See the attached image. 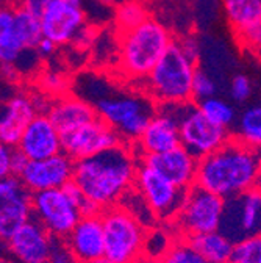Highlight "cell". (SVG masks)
Listing matches in <instances>:
<instances>
[{"instance_id": "obj_34", "label": "cell", "mask_w": 261, "mask_h": 263, "mask_svg": "<svg viewBox=\"0 0 261 263\" xmlns=\"http://www.w3.org/2000/svg\"><path fill=\"white\" fill-rule=\"evenodd\" d=\"M252 94V83L246 76H236L230 85V96L233 101L243 104Z\"/></svg>"}, {"instance_id": "obj_27", "label": "cell", "mask_w": 261, "mask_h": 263, "mask_svg": "<svg viewBox=\"0 0 261 263\" xmlns=\"http://www.w3.org/2000/svg\"><path fill=\"white\" fill-rule=\"evenodd\" d=\"M235 138L255 151H261V105L246 108L236 125Z\"/></svg>"}, {"instance_id": "obj_21", "label": "cell", "mask_w": 261, "mask_h": 263, "mask_svg": "<svg viewBox=\"0 0 261 263\" xmlns=\"http://www.w3.org/2000/svg\"><path fill=\"white\" fill-rule=\"evenodd\" d=\"M38 110L33 96L27 92H16L4 102L0 116V141L5 146L16 147L22 138L27 125L36 118Z\"/></svg>"}, {"instance_id": "obj_15", "label": "cell", "mask_w": 261, "mask_h": 263, "mask_svg": "<svg viewBox=\"0 0 261 263\" xmlns=\"http://www.w3.org/2000/svg\"><path fill=\"white\" fill-rule=\"evenodd\" d=\"M74 171L75 160H72L66 152H59L44 160H30L19 179L35 194L64 188L74 180Z\"/></svg>"}, {"instance_id": "obj_7", "label": "cell", "mask_w": 261, "mask_h": 263, "mask_svg": "<svg viewBox=\"0 0 261 263\" xmlns=\"http://www.w3.org/2000/svg\"><path fill=\"white\" fill-rule=\"evenodd\" d=\"M224 209L225 199L199 185H194L188 190L185 202L171 224L172 232L183 238L216 232L222 222Z\"/></svg>"}, {"instance_id": "obj_43", "label": "cell", "mask_w": 261, "mask_h": 263, "mask_svg": "<svg viewBox=\"0 0 261 263\" xmlns=\"http://www.w3.org/2000/svg\"><path fill=\"white\" fill-rule=\"evenodd\" d=\"M89 263H113V261L108 260L107 257H102V258H99V260H94V261H89Z\"/></svg>"}, {"instance_id": "obj_31", "label": "cell", "mask_w": 261, "mask_h": 263, "mask_svg": "<svg viewBox=\"0 0 261 263\" xmlns=\"http://www.w3.org/2000/svg\"><path fill=\"white\" fill-rule=\"evenodd\" d=\"M233 263H261V234L247 237L235 243Z\"/></svg>"}, {"instance_id": "obj_11", "label": "cell", "mask_w": 261, "mask_h": 263, "mask_svg": "<svg viewBox=\"0 0 261 263\" xmlns=\"http://www.w3.org/2000/svg\"><path fill=\"white\" fill-rule=\"evenodd\" d=\"M219 230L233 243L261 234L259 186L230 197V199H225V209Z\"/></svg>"}, {"instance_id": "obj_10", "label": "cell", "mask_w": 261, "mask_h": 263, "mask_svg": "<svg viewBox=\"0 0 261 263\" xmlns=\"http://www.w3.org/2000/svg\"><path fill=\"white\" fill-rule=\"evenodd\" d=\"M33 218L55 240L64 241L83 215L68 191L59 188L33 194Z\"/></svg>"}, {"instance_id": "obj_39", "label": "cell", "mask_w": 261, "mask_h": 263, "mask_svg": "<svg viewBox=\"0 0 261 263\" xmlns=\"http://www.w3.org/2000/svg\"><path fill=\"white\" fill-rule=\"evenodd\" d=\"M28 161L30 160L17 147H13V155H11V174L19 177L24 173V170L27 168Z\"/></svg>"}, {"instance_id": "obj_38", "label": "cell", "mask_w": 261, "mask_h": 263, "mask_svg": "<svg viewBox=\"0 0 261 263\" xmlns=\"http://www.w3.org/2000/svg\"><path fill=\"white\" fill-rule=\"evenodd\" d=\"M11 155H13V147L11 146H0V176L2 179L13 176L11 174Z\"/></svg>"}, {"instance_id": "obj_13", "label": "cell", "mask_w": 261, "mask_h": 263, "mask_svg": "<svg viewBox=\"0 0 261 263\" xmlns=\"http://www.w3.org/2000/svg\"><path fill=\"white\" fill-rule=\"evenodd\" d=\"M182 104L158 105L141 138L133 144L139 157L155 155L182 146L178 108Z\"/></svg>"}, {"instance_id": "obj_24", "label": "cell", "mask_w": 261, "mask_h": 263, "mask_svg": "<svg viewBox=\"0 0 261 263\" xmlns=\"http://www.w3.org/2000/svg\"><path fill=\"white\" fill-rule=\"evenodd\" d=\"M27 50L14 31V5L4 7L0 11V60L2 64L14 66Z\"/></svg>"}, {"instance_id": "obj_32", "label": "cell", "mask_w": 261, "mask_h": 263, "mask_svg": "<svg viewBox=\"0 0 261 263\" xmlns=\"http://www.w3.org/2000/svg\"><path fill=\"white\" fill-rule=\"evenodd\" d=\"M214 94H216V83L205 71L197 68L192 80V102L199 104L205 101V99L214 97Z\"/></svg>"}, {"instance_id": "obj_25", "label": "cell", "mask_w": 261, "mask_h": 263, "mask_svg": "<svg viewBox=\"0 0 261 263\" xmlns=\"http://www.w3.org/2000/svg\"><path fill=\"white\" fill-rule=\"evenodd\" d=\"M222 4L233 33H239L261 22V0H222Z\"/></svg>"}, {"instance_id": "obj_28", "label": "cell", "mask_w": 261, "mask_h": 263, "mask_svg": "<svg viewBox=\"0 0 261 263\" xmlns=\"http://www.w3.org/2000/svg\"><path fill=\"white\" fill-rule=\"evenodd\" d=\"M150 16L146 10V7L139 0H125L119 4L114 13V22L121 33L133 30L138 25H141L144 21H147Z\"/></svg>"}, {"instance_id": "obj_18", "label": "cell", "mask_w": 261, "mask_h": 263, "mask_svg": "<svg viewBox=\"0 0 261 263\" xmlns=\"http://www.w3.org/2000/svg\"><path fill=\"white\" fill-rule=\"evenodd\" d=\"M63 245L75 263H89L105 257V230L102 215L83 216Z\"/></svg>"}, {"instance_id": "obj_4", "label": "cell", "mask_w": 261, "mask_h": 263, "mask_svg": "<svg viewBox=\"0 0 261 263\" xmlns=\"http://www.w3.org/2000/svg\"><path fill=\"white\" fill-rule=\"evenodd\" d=\"M197 66L180 49L177 41L141 83L146 96L158 105L192 102V80Z\"/></svg>"}, {"instance_id": "obj_47", "label": "cell", "mask_w": 261, "mask_h": 263, "mask_svg": "<svg viewBox=\"0 0 261 263\" xmlns=\"http://www.w3.org/2000/svg\"><path fill=\"white\" fill-rule=\"evenodd\" d=\"M146 263H152V261H146Z\"/></svg>"}, {"instance_id": "obj_45", "label": "cell", "mask_w": 261, "mask_h": 263, "mask_svg": "<svg viewBox=\"0 0 261 263\" xmlns=\"http://www.w3.org/2000/svg\"><path fill=\"white\" fill-rule=\"evenodd\" d=\"M0 263H16L14 260H11V258H2V261Z\"/></svg>"}, {"instance_id": "obj_35", "label": "cell", "mask_w": 261, "mask_h": 263, "mask_svg": "<svg viewBox=\"0 0 261 263\" xmlns=\"http://www.w3.org/2000/svg\"><path fill=\"white\" fill-rule=\"evenodd\" d=\"M41 86L47 94H52L53 97H59L64 92V88H66V83L63 80V76H59L58 72H46L41 77Z\"/></svg>"}, {"instance_id": "obj_6", "label": "cell", "mask_w": 261, "mask_h": 263, "mask_svg": "<svg viewBox=\"0 0 261 263\" xmlns=\"http://www.w3.org/2000/svg\"><path fill=\"white\" fill-rule=\"evenodd\" d=\"M97 115L107 121L121 135L125 144L133 146L141 138L150 118L156 111V105L146 97L135 94H119L102 97L95 105Z\"/></svg>"}, {"instance_id": "obj_8", "label": "cell", "mask_w": 261, "mask_h": 263, "mask_svg": "<svg viewBox=\"0 0 261 263\" xmlns=\"http://www.w3.org/2000/svg\"><path fill=\"white\" fill-rule=\"evenodd\" d=\"M135 190L141 194L156 222L171 226L182 209L188 190H183L139 161Z\"/></svg>"}, {"instance_id": "obj_19", "label": "cell", "mask_w": 261, "mask_h": 263, "mask_svg": "<svg viewBox=\"0 0 261 263\" xmlns=\"http://www.w3.org/2000/svg\"><path fill=\"white\" fill-rule=\"evenodd\" d=\"M139 161L155 170L159 176L168 179L174 185L189 190L195 185L199 170V158L194 157L188 149L178 146L172 151L139 157Z\"/></svg>"}, {"instance_id": "obj_29", "label": "cell", "mask_w": 261, "mask_h": 263, "mask_svg": "<svg viewBox=\"0 0 261 263\" xmlns=\"http://www.w3.org/2000/svg\"><path fill=\"white\" fill-rule=\"evenodd\" d=\"M197 107L213 124L228 128V130H230V127L233 125V122L236 119V113H235L233 107L227 101H224V99H219L216 96L199 102Z\"/></svg>"}, {"instance_id": "obj_30", "label": "cell", "mask_w": 261, "mask_h": 263, "mask_svg": "<svg viewBox=\"0 0 261 263\" xmlns=\"http://www.w3.org/2000/svg\"><path fill=\"white\" fill-rule=\"evenodd\" d=\"M153 263H210L183 237H175L171 248Z\"/></svg>"}, {"instance_id": "obj_12", "label": "cell", "mask_w": 261, "mask_h": 263, "mask_svg": "<svg viewBox=\"0 0 261 263\" xmlns=\"http://www.w3.org/2000/svg\"><path fill=\"white\" fill-rule=\"evenodd\" d=\"M122 144L125 143L116 128L99 116L63 135V152H66L75 161L91 158Z\"/></svg>"}, {"instance_id": "obj_1", "label": "cell", "mask_w": 261, "mask_h": 263, "mask_svg": "<svg viewBox=\"0 0 261 263\" xmlns=\"http://www.w3.org/2000/svg\"><path fill=\"white\" fill-rule=\"evenodd\" d=\"M139 155L130 144L75 161L74 182L101 210L119 205L135 188Z\"/></svg>"}, {"instance_id": "obj_44", "label": "cell", "mask_w": 261, "mask_h": 263, "mask_svg": "<svg viewBox=\"0 0 261 263\" xmlns=\"http://www.w3.org/2000/svg\"><path fill=\"white\" fill-rule=\"evenodd\" d=\"M66 2H71V4H75V5H80L83 0H66Z\"/></svg>"}, {"instance_id": "obj_17", "label": "cell", "mask_w": 261, "mask_h": 263, "mask_svg": "<svg viewBox=\"0 0 261 263\" xmlns=\"http://www.w3.org/2000/svg\"><path fill=\"white\" fill-rule=\"evenodd\" d=\"M43 35L56 46L74 44L78 33L86 27V14L80 5L66 0H50L41 16Z\"/></svg>"}, {"instance_id": "obj_20", "label": "cell", "mask_w": 261, "mask_h": 263, "mask_svg": "<svg viewBox=\"0 0 261 263\" xmlns=\"http://www.w3.org/2000/svg\"><path fill=\"white\" fill-rule=\"evenodd\" d=\"M16 147L28 160H44L63 152V135L47 115H36Z\"/></svg>"}, {"instance_id": "obj_37", "label": "cell", "mask_w": 261, "mask_h": 263, "mask_svg": "<svg viewBox=\"0 0 261 263\" xmlns=\"http://www.w3.org/2000/svg\"><path fill=\"white\" fill-rule=\"evenodd\" d=\"M50 4V0H16V4L17 7L30 11V13H33L35 16L41 17L43 13L46 11V8L49 7Z\"/></svg>"}, {"instance_id": "obj_48", "label": "cell", "mask_w": 261, "mask_h": 263, "mask_svg": "<svg viewBox=\"0 0 261 263\" xmlns=\"http://www.w3.org/2000/svg\"><path fill=\"white\" fill-rule=\"evenodd\" d=\"M228 263H233V261H228Z\"/></svg>"}, {"instance_id": "obj_46", "label": "cell", "mask_w": 261, "mask_h": 263, "mask_svg": "<svg viewBox=\"0 0 261 263\" xmlns=\"http://www.w3.org/2000/svg\"><path fill=\"white\" fill-rule=\"evenodd\" d=\"M101 2H104V4H113L114 0H101Z\"/></svg>"}, {"instance_id": "obj_33", "label": "cell", "mask_w": 261, "mask_h": 263, "mask_svg": "<svg viewBox=\"0 0 261 263\" xmlns=\"http://www.w3.org/2000/svg\"><path fill=\"white\" fill-rule=\"evenodd\" d=\"M235 38L246 52L261 60V22L247 30L235 33Z\"/></svg>"}, {"instance_id": "obj_2", "label": "cell", "mask_w": 261, "mask_h": 263, "mask_svg": "<svg viewBox=\"0 0 261 263\" xmlns=\"http://www.w3.org/2000/svg\"><path fill=\"white\" fill-rule=\"evenodd\" d=\"M258 151L232 135L220 149L199 160L195 185L230 199L258 186Z\"/></svg>"}, {"instance_id": "obj_23", "label": "cell", "mask_w": 261, "mask_h": 263, "mask_svg": "<svg viewBox=\"0 0 261 263\" xmlns=\"http://www.w3.org/2000/svg\"><path fill=\"white\" fill-rule=\"evenodd\" d=\"M186 240L210 263H228V261H232L235 243L227 235H224L220 230L204 234V235H195V237H191Z\"/></svg>"}, {"instance_id": "obj_14", "label": "cell", "mask_w": 261, "mask_h": 263, "mask_svg": "<svg viewBox=\"0 0 261 263\" xmlns=\"http://www.w3.org/2000/svg\"><path fill=\"white\" fill-rule=\"evenodd\" d=\"M33 218V193L17 176L0 180V237L8 240L16 230Z\"/></svg>"}, {"instance_id": "obj_40", "label": "cell", "mask_w": 261, "mask_h": 263, "mask_svg": "<svg viewBox=\"0 0 261 263\" xmlns=\"http://www.w3.org/2000/svg\"><path fill=\"white\" fill-rule=\"evenodd\" d=\"M56 47H58V46H56L52 40L43 36V40L36 44V47H35L33 52H35L39 58H49V57H52V55L55 53Z\"/></svg>"}, {"instance_id": "obj_41", "label": "cell", "mask_w": 261, "mask_h": 263, "mask_svg": "<svg viewBox=\"0 0 261 263\" xmlns=\"http://www.w3.org/2000/svg\"><path fill=\"white\" fill-rule=\"evenodd\" d=\"M59 241V240H58ZM58 241H56V246H55V251L50 257V260L47 263H72V257L71 254L68 252V249L64 248V249H58Z\"/></svg>"}, {"instance_id": "obj_3", "label": "cell", "mask_w": 261, "mask_h": 263, "mask_svg": "<svg viewBox=\"0 0 261 263\" xmlns=\"http://www.w3.org/2000/svg\"><path fill=\"white\" fill-rule=\"evenodd\" d=\"M174 41L169 30L153 17L133 30L121 33L119 69L122 76L141 85Z\"/></svg>"}, {"instance_id": "obj_26", "label": "cell", "mask_w": 261, "mask_h": 263, "mask_svg": "<svg viewBox=\"0 0 261 263\" xmlns=\"http://www.w3.org/2000/svg\"><path fill=\"white\" fill-rule=\"evenodd\" d=\"M14 31L25 50H35L36 44L44 36L41 17L17 5H14Z\"/></svg>"}, {"instance_id": "obj_5", "label": "cell", "mask_w": 261, "mask_h": 263, "mask_svg": "<svg viewBox=\"0 0 261 263\" xmlns=\"http://www.w3.org/2000/svg\"><path fill=\"white\" fill-rule=\"evenodd\" d=\"M105 230V257L113 263H146L149 227L122 204L101 212Z\"/></svg>"}, {"instance_id": "obj_22", "label": "cell", "mask_w": 261, "mask_h": 263, "mask_svg": "<svg viewBox=\"0 0 261 263\" xmlns=\"http://www.w3.org/2000/svg\"><path fill=\"white\" fill-rule=\"evenodd\" d=\"M47 116L58 127L61 135H66L69 132L82 127L83 124L95 119L99 115H97L95 107H92L83 99L72 94H63L52 99Z\"/></svg>"}, {"instance_id": "obj_36", "label": "cell", "mask_w": 261, "mask_h": 263, "mask_svg": "<svg viewBox=\"0 0 261 263\" xmlns=\"http://www.w3.org/2000/svg\"><path fill=\"white\" fill-rule=\"evenodd\" d=\"M177 44L180 46L182 52L194 63H197L199 60V55H200V47H199V41L197 38L194 36H183L180 40H175Z\"/></svg>"}, {"instance_id": "obj_16", "label": "cell", "mask_w": 261, "mask_h": 263, "mask_svg": "<svg viewBox=\"0 0 261 263\" xmlns=\"http://www.w3.org/2000/svg\"><path fill=\"white\" fill-rule=\"evenodd\" d=\"M56 241L35 218H31L4 243L7 251L19 263H47Z\"/></svg>"}, {"instance_id": "obj_9", "label": "cell", "mask_w": 261, "mask_h": 263, "mask_svg": "<svg viewBox=\"0 0 261 263\" xmlns=\"http://www.w3.org/2000/svg\"><path fill=\"white\" fill-rule=\"evenodd\" d=\"M178 121L182 146L199 160L216 152L232 138L230 130L213 124L194 102L180 105Z\"/></svg>"}, {"instance_id": "obj_42", "label": "cell", "mask_w": 261, "mask_h": 263, "mask_svg": "<svg viewBox=\"0 0 261 263\" xmlns=\"http://www.w3.org/2000/svg\"><path fill=\"white\" fill-rule=\"evenodd\" d=\"M259 154V166H258V186L261 188V151H258Z\"/></svg>"}]
</instances>
